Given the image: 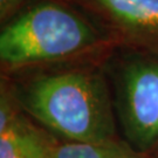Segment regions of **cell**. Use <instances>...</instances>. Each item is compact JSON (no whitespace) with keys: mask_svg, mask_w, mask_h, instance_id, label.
<instances>
[{"mask_svg":"<svg viewBox=\"0 0 158 158\" xmlns=\"http://www.w3.org/2000/svg\"><path fill=\"white\" fill-rule=\"evenodd\" d=\"M128 55L119 63L121 116L130 141L147 149L158 141V61Z\"/></svg>","mask_w":158,"mask_h":158,"instance_id":"277c9868","label":"cell"},{"mask_svg":"<svg viewBox=\"0 0 158 158\" xmlns=\"http://www.w3.org/2000/svg\"><path fill=\"white\" fill-rule=\"evenodd\" d=\"M157 158H158V157H157Z\"/></svg>","mask_w":158,"mask_h":158,"instance_id":"ba28073f","label":"cell"},{"mask_svg":"<svg viewBox=\"0 0 158 158\" xmlns=\"http://www.w3.org/2000/svg\"><path fill=\"white\" fill-rule=\"evenodd\" d=\"M33 4V0H0V23L1 26L10 23L19 13Z\"/></svg>","mask_w":158,"mask_h":158,"instance_id":"52a82bcc","label":"cell"},{"mask_svg":"<svg viewBox=\"0 0 158 158\" xmlns=\"http://www.w3.org/2000/svg\"><path fill=\"white\" fill-rule=\"evenodd\" d=\"M116 48L158 61V0H64Z\"/></svg>","mask_w":158,"mask_h":158,"instance_id":"3957f363","label":"cell"},{"mask_svg":"<svg viewBox=\"0 0 158 158\" xmlns=\"http://www.w3.org/2000/svg\"><path fill=\"white\" fill-rule=\"evenodd\" d=\"M116 46L64 0L35 1L0 33L1 75L23 76L49 69L103 63Z\"/></svg>","mask_w":158,"mask_h":158,"instance_id":"6da1fadb","label":"cell"},{"mask_svg":"<svg viewBox=\"0 0 158 158\" xmlns=\"http://www.w3.org/2000/svg\"><path fill=\"white\" fill-rule=\"evenodd\" d=\"M102 63L49 69L31 75L15 93L20 106L68 142L116 138L111 98Z\"/></svg>","mask_w":158,"mask_h":158,"instance_id":"7a4b0ae2","label":"cell"},{"mask_svg":"<svg viewBox=\"0 0 158 158\" xmlns=\"http://www.w3.org/2000/svg\"><path fill=\"white\" fill-rule=\"evenodd\" d=\"M54 158H141L117 138L104 142L59 143Z\"/></svg>","mask_w":158,"mask_h":158,"instance_id":"8992f818","label":"cell"},{"mask_svg":"<svg viewBox=\"0 0 158 158\" xmlns=\"http://www.w3.org/2000/svg\"><path fill=\"white\" fill-rule=\"evenodd\" d=\"M57 145L49 132L23 114L0 130V158H54Z\"/></svg>","mask_w":158,"mask_h":158,"instance_id":"5b68a950","label":"cell"}]
</instances>
